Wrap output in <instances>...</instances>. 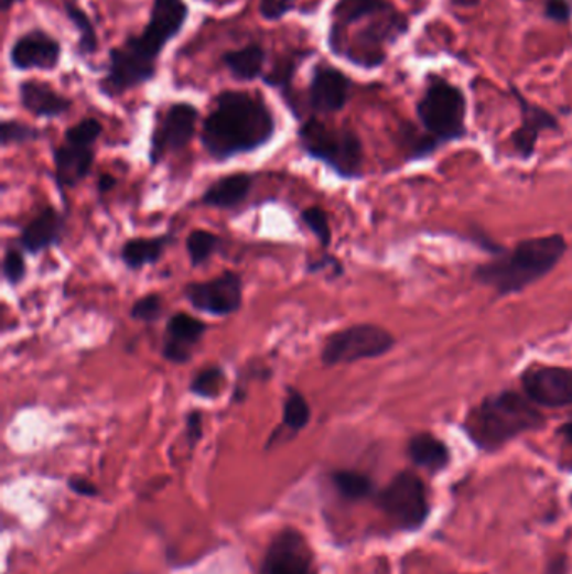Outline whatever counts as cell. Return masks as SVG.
Listing matches in <instances>:
<instances>
[{"instance_id": "9", "label": "cell", "mask_w": 572, "mask_h": 574, "mask_svg": "<svg viewBox=\"0 0 572 574\" xmlns=\"http://www.w3.org/2000/svg\"><path fill=\"white\" fill-rule=\"evenodd\" d=\"M378 505L403 531H418L430 516L429 490L423 480L410 470L393 477L379 494Z\"/></svg>"}, {"instance_id": "27", "label": "cell", "mask_w": 572, "mask_h": 574, "mask_svg": "<svg viewBox=\"0 0 572 574\" xmlns=\"http://www.w3.org/2000/svg\"><path fill=\"white\" fill-rule=\"evenodd\" d=\"M337 492L348 500H361L373 494V483L365 474L356 470H337L331 476Z\"/></svg>"}, {"instance_id": "19", "label": "cell", "mask_w": 572, "mask_h": 574, "mask_svg": "<svg viewBox=\"0 0 572 574\" xmlns=\"http://www.w3.org/2000/svg\"><path fill=\"white\" fill-rule=\"evenodd\" d=\"M54 166H56V181L63 187H74L85 181L91 172L95 162L93 147L73 145L64 141L63 145L54 149Z\"/></svg>"}, {"instance_id": "45", "label": "cell", "mask_w": 572, "mask_h": 574, "mask_svg": "<svg viewBox=\"0 0 572 574\" xmlns=\"http://www.w3.org/2000/svg\"><path fill=\"white\" fill-rule=\"evenodd\" d=\"M202 2L208 6H218V0H202Z\"/></svg>"}, {"instance_id": "13", "label": "cell", "mask_w": 572, "mask_h": 574, "mask_svg": "<svg viewBox=\"0 0 572 574\" xmlns=\"http://www.w3.org/2000/svg\"><path fill=\"white\" fill-rule=\"evenodd\" d=\"M352 88V78L345 71L327 61H320L311 69L307 106L316 115L339 113L348 105Z\"/></svg>"}, {"instance_id": "8", "label": "cell", "mask_w": 572, "mask_h": 574, "mask_svg": "<svg viewBox=\"0 0 572 574\" xmlns=\"http://www.w3.org/2000/svg\"><path fill=\"white\" fill-rule=\"evenodd\" d=\"M395 346L397 338L393 333L384 326L363 323L333 333L324 343L321 360L326 367L375 360L390 353Z\"/></svg>"}, {"instance_id": "25", "label": "cell", "mask_w": 572, "mask_h": 574, "mask_svg": "<svg viewBox=\"0 0 572 574\" xmlns=\"http://www.w3.org/2000/svg\"><path fill=\"white\" fill-rule=\"evenodd\" d=\"M64 15L76 31V54L83 59L95 56L99 51V35L91 15L79 4V0H61Z\"/></svg>"}, {"instance_id": "17", "label": "cell", "mask_w": 572, "mask_h": 574, "mask_svg": "<svg viewBox=\"0 0 572 574\" xmlns=\"http://www.w3.org/2000/svg\"><path fill=\"white\" fill-rule=\"evenodd\" d=\"M18 93L22 108L35 118L54 120L69 113L73 108V99L40 79H24L19 83Z\"/></svg>"}, {"instance_id": "36", "label": "cell", "mask_w": 572, "mask_h": 574, "mask_svg": "<svg viewBox=\"0 0 572 574\" xmlns=\"http://www.w3.org/2000/svg\"><path fill=\"white\" fill-rule=\"evenodd\" d=\"M6 281L11 285H18L25 278L24 256L18 249H9L2 264Z\"/></svg>"}, {"instance_id": "15", "label": "cell", "mask_w": 572, "mask_h": 574, "mask_svg": "<svg viewBox=\"0 0 572 574\" xmlns=\"http://www.w3.org/2000/svg\"><path fill=\"white\" fill-rule=\"evenodd\" d=\"M185 297L195 310L227 316L242 306V279L236 272H224L211 281L192 282L185 288Z\"/></svg>"}, {"instance_id": "26", "label": "cell", "mask_w": 572, "mask_h": 574, "mask_svg": "<svg viewBox=\"0 0 572 574\" xmlns=\"http://www.w3.org/2000/svg\"><path fill=\"white\" fill-rule=\"evenodd\" d=\"M172 237H137L128 240L121 249V259L130 269H140L147 264H155L165 252Z\"/></svg>"}, {"instance_id": "32", "label": "cell", "mask_w": 572, "mask_h": 574, "mask_svg": "<svg viewBox=\"0 0 572 574\" xmlns=\"http://www.w3.org/2000/svg\"><path fill=\"white\" fill-rule=\"evenodd\" d=\"M102 134L101 121L96 118H85L79 123L73 124L67 128L64 133V141L73 143V145L79 147H95L96 141Z\"/></svg>"}, {"instance_id": "43", "label": "cell", "mask_w": 572, "mask_h": 574, "mask_svg": "<svg viewBox=\"0 0 572 574\" xmlns=\"http://www.w3.org/2000/svg\"><path fill=\"white\" fill-rule=\"evenodd\" d=\"M25 0H0V12L9 14L15 6L24 4Z\"/></svg>"}, {"instance_id": "40", "label": "cell", "mask_w": 572, "mask_h": 574, "mask_svg": "<svg viewBox=\"0 0 572 574\" xmlns=\"http://www.w3.org/2000/svg\"><path fill=\"white\" fill-rule=\"evenodd\" d=\"M544 574H568V557L564 554H559V556L549 560Z\"/></svg>"}, {"instance_id": "31", "label": "cell", "mask_w": 572, "mask_h": 574, "mask_svg": "<svg viewBox=\"0 0 572 574\" xmlns=\"http://www.w3.org/2000/svg\"><path fill=\"white\" fill-rule=\"evenodd\" d=\"M41 134H43V131L19 120H4L0 124L2 147L24 145V143L40 140Z\"/></svg>"}, {"instance_id": "38", "label": "cell", "mask_w": 572, "mask_h": 574, "mask_svg": "<svg viewBox=\"0 0 572 574\" xmlns=\"http://www.w3.org/2000/svg\"><path fill=\"white\" fill-rule=\"evenodd\" d=\"M186 437H188L190 445L197 444L202 438V413L190 412L186 416Z\"/></svg>"}, {"instance_id": "34", "label": "cell", "mask_w": 572, "mask_h": 574, "mask_svg": "<svg viewBox=\"0 0 572 574\" xmlns=\"http://www.w3.org/2000/svg\"><path fill=\"white\" fill-rule=\"evenodd\" d=\"M131 317L144 323H153L162 316V297L159 294H147L133 304L130 311Z\"/></svg>"}, {"instance_id": "20", "label": "cell", "mask_w": 572, "mask_h": 574, "mask_svg": "<svg viewBox=\"0 0 572 574\" xmlns=\"http://www.w3.org/2000/svg\"><path fill=\"white\" fill-rule=\"evenodd\" d=\"M64 232V220L54 208L47 207L41 212L31 224L22 230L21 247L31 254H37L50 247L60 243Z\"/></svg>"}, {"instance_id": "1", "label": "cell", "mask_w": 572, "mask_h": 574, "mask_svg": "<svg viewBox=\"0 0 572 574\" xmlns=\"http://www.w3.org/2000/svg\"><path fill=\"white\" fill-rule=\"evenodd\" d=\"M188 18L185 0H153L141 32L128 35L123 43L109 50L98 82L101 95L117 99L153 82L166 46L180 35Z\"/></svg>"}, {"instance_id": "37", "label": "cell", "mask_w": 572, "mask_h": 574, "mask_svg": "<svg viewBox=\"0 0 572 574\" xmlns=\"http://www.w3.org/2000/svg\"><path fill=\"white\" fill-rule=\"evenodd\" d=\"M544 15L555 24H568L572 19L571 0H546Z\"/></svg>"}, {"instance_id": "23", "label": "cell", "mask_w": 572, "mask_h": 574, "mask_svg": "<svg viewBox=\"0 0 572 574\" xmlns=\"http://www.w3.org/2000/svg\"><path fill=\"white\" fill-rule=\"evenodd\" d=\"M252 184V175H249V173H234V175L222 176L205 191L202 202L208 207H236L249 197Z\"/></svg>"}, {"instance_id": "21", "label": "cell", "mask_w": 572, "mask_h": 574, "mask_svg": "<svg viewBox=\"0 0 572 574\" xmlns=\"http://www.w3.org/2000/svg\"><path fill=\"white\" fill-rule=\"evenodd\" d=\"M220 63L236 82H256L266 75L263 67L267 63V50L256 41L237 50L225 51Z\"/></svg>"}, {"instance_id": "11", "label": "cell", "mask_w": 572, "mask_h": 574, "mask_svg": "<svg viewBox=\"0 0 572 574\" xmlns=\"http://www.w3.org/2000/svg\"><path fill=\"white\" fill-rule=\"evenodd\" d=\"M522 393L544 409L572 407V368L532 364L520 373Z\"/></svg>"}, {"instance_id": "14", "label": "cell", "mask_w": 572, "mask_h": 574, "mask_svg": "<svg viewBox=\"0 0 572 574\" xmlns=\"http://www.w3.org/2000/svg\"><path fill=\"white\" fill-rule=\"evenodd\" d=\"M259 574H316L314 554L306 538L294 529H284L267 548Z\"/></svg>"}, {"instance_id": "46", "label": "cell", "mask_w": 572, "mask_h": 574, "mask_svg": "<svg viewBox=\"0 0 572 574\" xmlns=\"http://www.w3.org/2000/svg\"><path fill=\"white\" fill-rule=\"evenodd\" d=\"M568 470H571V473H572V462H571V464H569V469Z\"/></svg>"}, {"instance_id": "10", "label": "cell", "mask_w": 572, "mask_h": 574, "mask_svg": "<svg viewBox=\"0 0 572 574\" xmlns=\"http://www.w3.org/2000/svg\"><path fill=\"white\" fill-rule=\"evenodd\" d=\"M198 108L188 101H176L159 115L151 134L150 160L159 163L170 153H179L188 145L197 131Z\"/></svg>"}, {"instance_id": "4", "label": "cell", "mask_w": 572, "mask_h": 574, "mask_svg": "<svg viewBox=\"0 0 572 574\" xmlns=\"http://www.w3.org/2000/svg\"><path fill=\"white\" fill-rule=\"evenodd\" d=\"M568 250V240L561 234L529 237L477 266L474 279L478 284L490 288L497 296H512L551 274Z\"/></svg>"}, {"instance_id": "44", "label": "cell", "mask_w": 572, "mask_h": 574, "mask_svg": "<svg viewBox=\"0 0 572 574\" xmlns=\"http://www.w3.org/2000/svg\"><path fill=\"white\" fill-rule=\"evenodd\" d=\"M449 2L450 4L455 6V8L472 9L477 8L482 0H449Z\"/></svg>"}, {"instance_id": "29", "label": "cell", "mask_w": 572, "mask_h": 574, "mask_svg": "<svg viewBox=\"0 0 572 574\" xmlns=\"http://www.w3.org/2000/svg\"><path fill=\"white\" fill-rule=\"evenodd\" d=\"M311 420V409L306 399L298 390H289L288 399L284 402V425L288 429L299 432L307 426Z\"/></svg>"}, {"instance_id": "18", "label": "cell", "mask_w": 572, "mask_h": 574, "mask_svg": "<svg viewBox=\"0 0 572 574\" xmlns=\"http://www.w3.org/2000/svg\"><path fill=\"white\" fill-rule=\"evenodd\" d=\"M205 323L190 314L179 313L170 317L162 348L163 358L176 365L186 364L192 358V348L205 335Z\"/></svg>"}, {"instance_id": "7", "label": "cell", "mask_w": 572, "mask_h": 574, "mask_svg": "<svg viewBox=\"0 0 572 574\" xmlns=\"http://www.w3.org/2000/svg\"><path fill=\"white\" fill-rule=\"evenodd\" d=\"M302 150L326 163L343 178H359L363 169L361 138L352 128H336L310 118L298 131Z\"/></svg>"}, {"instance_id": "3", "label": "cell", "mask_w": 572, "mask_h": 574, "mask_svg": "<svg viewBox=\"0 0 572 574\" xmlns=\"http://www.w3.org/2000/svg\"><path fill=\"white\" fill-rule=\"evenodd\" d=\"M276 115L259 93L225 89L202 124V145L215 160L262 149L274 138Z\"/></svg>"}, {"instance_id": "5", "label": "cell", "mask_w": 572, "mask_h": 574, "mask_svg": "<svg viewBox=\"0 0 572 574\" xmlns=\"http://www.w3.org/2000/svg\"><path fill=\"white\" fill-rule=\"evenodd\" d=\"M544 425L546 416L526 394L517 390H503L487 394L468 410L464 432L478 451L497 452L514 438L541 430Z\"/></svg>"}, {"instance_id": "6", "label": "cell", "mask_w": 572, "mask_h": 574, "mask_svg": "<svg viewBox=\"0 0 572 574\" xmlns=\"http://www.w3.org/2000/svg\"><path fill=\"white\" fill-rule=\"evenodd\" d=\"M417 117L439 149L467 137V98L458 86L435 73L427 76L417 102Z\"/></svg>"}, {"instance_id": "42", "label": "cell", "mask_w": 572, "mask_h": 574, "mask_svg": "<svg viewBox=\"0 0 572 574\" xmlns=\"http://www.w3.org/2000/svg\"><path fill=\"white\" fill-rule=\"evenodd\" d=\"M558 434L561 435L569 445H572V420L562 423V425L559 426Z\"/></svg>"}, {"instance_id": "24", "label": "cell", "mask_w": 572, "mask_h": 574, "mask_svg": "<svg viewBox=\"0 0 572 574\" xmlns=\"http://www.w3.org/2000/svg\"><path fill=\"white\" fill-rule=\"evenodd\" d=\"M313 51H292V53L282 56L278 63L272 66L271 73L263 75V85L269 88L279 91V95L284 98L285 105L291 108L292 113L295 111V99L294 88H292V82H294V75L298 73L299 67L307 57L313 56Z\"/></svg>"}, {"instance_id": "35", "label": "cell", "mask_w": 572, "mask_h": 574, "mask_svg": "<svg viewBox=\"0 0 572 574\" xmlns=\"http://www.w3.org/2000/svg\"><path fill=\"white\" fill-rule=\"evenodd\" d=\"M259 15L267 22H279L295 9V0H259Z\"/></svg>"}, {"instance_id": "2", "label": "cell", "mask_w": 572, "mask_h": 574, "mask_svg": "<svg viewBox=\"0 0 572 574\" xmlns=\"http://www.w3.org/2000/svg\"><path fill=\"white\" fill-rule=\"evenodd\" d=\"M408 31L410 21L390 0H337L330 12L327 47L353 66L378 69Z\"/></svg>"}, {"instance_id": "41", "label": "cell", "mask_w": 572, "mask_h": 574, "mask_svg": "<svg viewBox=\"0 0 572 574\" xmlns=\"http://www.w3.org/2000/svg\"><path fill=\"white\" fill-rule=\"evenodd\" d=\"M115 185H117V178H115V176L106 175V173L105 175L99 176L98 188L99 192H102V194L111 191Z\"/></svg>"}, {"instance_id": "12", "label": "cell", "mask_w": 572, "mask_h": 574, "mask_svg": "<svg viewBox=\"0 0 572 574\" xmlns=\"http://www.w3.org/2000/svg\"><path fill=\"white\" fill-rule=\"evenodd\" d=\"M8 57L12 69L19 73H53L63 59V44L44 29H29L15 37Z\"/></svg>"}, {"instance_id": "39", "label": "cell", "mask_w": 572, "mask_h": 574, "mask_svg": "<svg viewBox=\"0 0 572 574\" xmlns=\"http://www.w3.org/2000/svg\"><path fill=\"white\" fill-rule=\"evenodd\" d=\"M69 489L73 490V492L79 494V496H98V489H96L95 484L89 483V480L82 479V477H73V479H69Z\"/></svg>"}, {"instance_id": "33", "label": "cell", "mask_w": 572, "mask_h": 574, "mask_svg": "<svg viewBox=\"0 0 572 574\" xmlns=\"http://www.w3.org/2000/svg\"><path fill=\"white\" fill-rule=\"evenodd\" d=\"M302 220L310 227L311 232L320 240L321 246L327 247L331 243L330 217L321 207H310L302 212Z\"/></svg>"}, {"instance_id": "30", "label": "cell", "mask_w": 572, "mask_h": 574, "mask_svg": "<svg viewBox=\"0 0 572 574\" xmlns=\"http://www.w3.org/2000/svg\"><path fill=\"white\" fill-rule=\"evenodd\" d=\"M218 237L208 230H194L186 239V252L194 266L204 264L215 250H217Z\"/></svg>"}, {"instance_id": "16", "label": "cell", "mask_w": 572, "mask_h": 574, "mask_svg": "<svg viewBox=\"0 0 572 574\" xmlns=\"http://www.w3.org/2000/svg\"><path fill=\"white\" fill-rule=\"evenodd\" d=\"M510 93L516 98L520 111L519 128L510 134V145L520 160L527 162L536 155L539 138L544 131H559V120L542 106L527 99L516 86H510Z\"/></svg>"}, {"instance_id": "22", "label": "cell", "mask_w": 572, "mask_h": 574, "mask_svg": "<svg viewBox=\"0 0 572 574\" xmlns=\"http://www.w3.org/2000/svg\"><path fill=\"white\" fill-rule=\"evenodd\" d=\"M407 452L417 467H422L432 474L442 473L452 461L449 445L429 432L413 435L408 442Z\"/></svg>"}, {"instance_id": "28", "label": "cell", "mask_w": 572, "mask_h": 574, "mask_svg": "<svg viewBox=\"0 0 572 574\" xmlns=\"http://www.w3.org/2000/svg\"><path fill=\"white\" fill-rule=\"evenodd\" d=\"M225 387V373L220 367L207 368L195 375L194 380L190 383V391L202 397V399H217L220 397Z\"/></svg>"}]
</instances>
